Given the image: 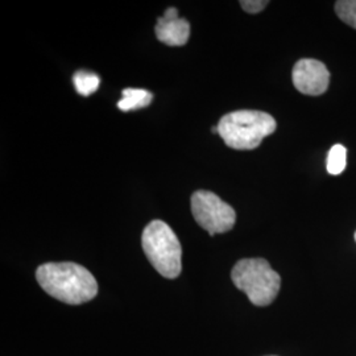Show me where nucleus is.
I'll return each mask as SVG.
<instances>
[{
	"instance_id": "nucleus-15",
	"label": "nucleus",
	"mask_w": 356,
	"mask_h": 356,
	"mask_svg": "<svg viewBox=\"0 0 356 356\" xmlns=\"http://www.w3.org/2000/svg\"><path fill=\"white\" fill-rule=\"evenodd\" d=\"M355 241H356V232H355Z\"/></svg>"
},
{
	"instance_id": "nucleus-13",
	"label": "nucleus",
	"mask_w": 356,
	"mask_h": 356,
	"mask_svg": "<svg viewBox=\"0 0 356 356\" xmlns=\"http://www.w3.org/2000/svg\"><path fill=\"white\" fill-rule=\"evenodd\" d=\"M164 17H166V19H178L177 8H175V7L168 8L165 13H164Z\"/></svg>"
},
{
	"instance_id": "nucleus-1",
	"label": "nucleus",
	"mask_w": 356,
	"mask_h": 356,
	"mask_svg": "<svg viewBox=\"0 0 356 356\" xmlns=\"http://www.w3.org/2000/svg\"><path fill=\"white\" fill-rule=\"evenodd\" d=\"M36 279L49 296L69 305L89 302L98 294V284L90 270L70 261L40 266Z\"/></svg>"
},
{
	"instance_id": "nucleus-8",
	"label": "nucleus",
	"mask_w": 356,
	"mask_h": 356,
	"mask_svg": "<svg viewBox=\"0 0 356 356\" xmlns=\"http://www.w3.org/2000/svg\"><path fill=\"white\" fill-rule=\"evenodd\" d=\"M153 94L148 90L144 89H124L123 98L118 102V108L123 113L140 110L152 102Z\"/></svg>"
},
{
	"instance_id": "nucleus-6",
	"label": "nucleus",
	"mask_w": 356,
	"mask_h": 356,
	"mask_svg": "<svg viewBox=\"0 0 356 356\" xmlns=\"http://www.w3.org/2000/svg\"><path fill=\"white\" fill-rule=\"evenodd\" d=\"M293 85L301 94L321 95L330 83V73L326 65L313 58H302L293 67Z\"/></svg>"
},
{
	"instance_id": "nucleus-5",
	"label": "nucleus",
	"mask_w": 356,
	"mask_h": 356,
	"mask_svg": "<svg viewBox=\"0 0 356 356\" xmlns=\"http://www.w3.org/2000/svg\"><path fill=\"white\" fill-rule=\"evenodd\" d=\"M191 213L211 236L232 229L236 222L235 210L211 191H198L191 195Z\"/></svg>"
},
{
	"instance_id": "nucleus-3",
	"label": "nucleus",
	"mask_w": 356,
	"mask_h": 356,
	"mask_svg": "<svg viewBox=\"0 0 356 356\" xmlns=\"http://www.w3.org/2000/svg\"><path fill=\"white\" fill-rule=\"evenodd\" d=\"M231 279L256 306L270 305L280 292V275L261 257L239 260L231 270Z\"/></svg>"
},
{
	"instance_id": "nucleus-12",
	"label": "nucleus",
	"mask_w": 356,
	"mask_h": 356,
	"mask_svg": "<svg viewBox=\"0 0 356 356\" xmlns=\"http://www.w3.org/2000/svg\"><path fill=\"white\" fill-rule=\"evenodd\" d=\"M243 10L248 13H259L268 6L267 0H242L239 3Z\"/></svg>"
},
{
	"instance_id": "nucleus-2",
	"label": "nucleus",
	"mask_w": 356,
	"mask_h": 356,
	"mask_svg": "<svg viewBox=\"0 0 356 356\" xmlns=\"http://www.w3.org/2000/svg\"><path fill=\"white\" fill-rule=\"evenodd\" d=\"M276 131L272 115L256 110H239L225 115L218 123V134L225 144L238 151L257 148L264 138Z\"/></svg>"
},
{
	"instance_id": "nucleus-11",
	"label": "nucleus",
	"mask_w": 356,
	"mask_h": 356,
	"mask_svg": "<svg viewBox=\"0 0 356 356\" xmlns=\"http://www.w3.org/2000/svg\"><path fill=\"white\" fill-rule=\"evenodd\" d=\"M335 13L339 19L356 29V0H339L335 3Z\"/></svg>"
},
{
	"instance_id": "nucleus-7",
	"label": "nucleus",
	"mask_w": 356,
	"mask_h": 356,
	"mask_svg": "<svg viewBox=\"0 0 356 356\" xmlns=\"http://www.w3.org/2000/svg\"><path fill=\"white\" fill-rule=\"evenodd\" d=\"M156 38L168 47H184L191 36V24L186 19H157L154 28Z\"/></svg>"
},
{
	"instance_id": "nucleus-10",
	"label": "nucleus",
	"mask_w": 356,
	"mask_h": 356,
	"mask_svg": "<svg viewBox=\"0 0 356 356\" xmlns=\"http://www.w3.org/2000/svg\"><path fill=\"white\" fill-rule=\"evenodd\" d=\"M346 159L347 149L343 145H334L327 156V172L332 176H338L346 169Z\"/></svg>"
},
{
	"instance_id": "nucleus-4",
	"label": "nucleus",
	"mask_w": 356,
	"mask_h": 356,
	"mask_svg": "<svg viewBox=\"0 0 356 356\" xmlns=\"http://www.w3.org/2000/svg\"><path fill=\"white\" fill-rule=\"evenodd\" d=\"M143 251L165 279H177L182 269V248L176 234L163 220H152L141 235Z\"/></svg>"
},
{
	"instance_id": "nucleus-14",
	"label": "nucleus",
	"mask_w": 356,
	"mask_h": 356,
	"mask_svg": "<svg viewBox=\"0 0 356 356\" xmlns=\"http://www.w3.org/2000/svg\"><path fill=\"white\" fill-rule=\"evenodd\" d=\"M211 131H213V134H218V126H216V127L211 128Z\"/></svg>"
},
{
	"instance_id": "nucleus-9",
	"label": "nucleus",
	"mask_w": 356,
	"mask_h": 356,
	"mask_svg": "<svg viewBox=\"0 0 356 356\" xmlns=\"http://www.w3.org/2000/svg\"><path fill=\"white\" fill-rule=\"evenodd\" d=\"M73 83L76 86L78 94L83 97H89L99 88L101 78L95 73L86 72V70H78L73 76Z\"/></svg>"
}]
</instances>
